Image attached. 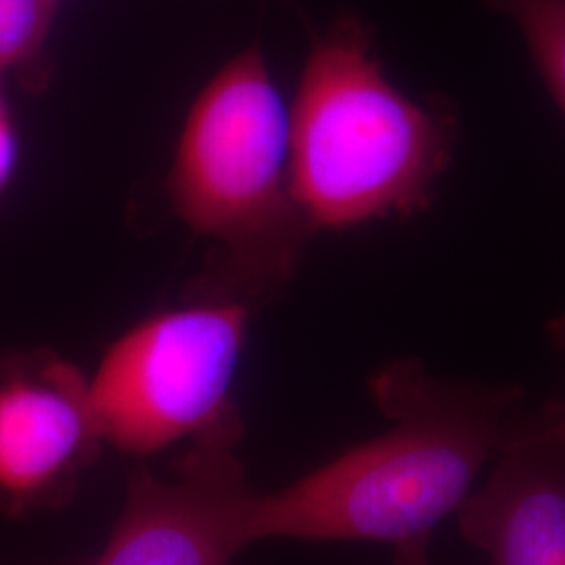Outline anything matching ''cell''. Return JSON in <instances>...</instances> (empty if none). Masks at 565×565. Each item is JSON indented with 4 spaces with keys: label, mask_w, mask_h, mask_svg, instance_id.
<instances>
[{
    "label": "cell",
    "mask_w": 565,
    "mask_h": 565,
    "mask_svg": "<svg viewBox=\"0 0 565 565\" xmlns=\"http://www.w3.org/2000/svg\"><path fill=\"white\" fill-rule=\"evenodd\" d=\"M429 541L431 536H424L394 546L392 565H434L429 559Z\"/></svg>",
    "instance_id": "cell-12"
},
{
    "label": "cell",
    "mask_w": 565,
    "mask_h": 565,
    "mask_svg": "<svg viewBox=\"0 0 565 565\" xmlns=\"http://www.w3.org/2000/svg\"><path fill=\"white\" fill-rule=\"evenodd\" d=\"M545 422L507 450L459 515L465 541L490 565H565V443Z\"/></svg>",
    "instance_id": "cell-7"
},
{
    "label": "cell",
    "mask_w": 565,
    "mask_h": 565,
    "mask_svg": "<svg viewBox=\"0 0 565 565\" xmlns=\"http://www.w3.org/2000/svg\"><path fill=\"white\" fill-rule=\"evenodd\" d=\"M546 335H548L551 343L555 345V350L562 352L565 356V310L559 317H555L551 323L546 324ZM551 429H553V434H555L559 440H564L565 443L564 401H557V411H555V417H553V422H551Z\"/></svg>",
    "instance_id": "cell-11"
},
{
    "label": "cell",
    "mask_w": 565,
    "mask_h": 565,
    "mask_svg": "<svg viewBox=\"0 0 565 565\" xmlns=\"http://www.w3.org/2000/svg\"><path fill=\"white\" fill-rule=\"evenodd\" d=\"M168 198L228 258L203 291L258 308L294 279L315 231L294 193L289 107L260 46L228 61L191 105Z\"/></svg>",
    "instance_id": "cell-3"
},
{
    "label": "cell",
    "mask_w": 565,
    "mask_h": 565,
    "mask_svg": "<svg viewBox=\"0 0 565 565\" xmlns=\"http://www.w3.org/2000/svg\"><path fill=\"white\" fill-rule=\"evenodd\" d=\"M518 25L553 102L565 116V0H486Z\"/></svg>",
    "instance_id": "cell-8"
},
{
    "label": "cell",
    "mask_w": 565,
    "mask_h": 565,
    "mask_svg": "<svg viewBox=\"0 0 565 565\" xmlns=\"http://www.w3.org/2000/svg\"><path fill=\"white\" fill-rule=\"evenodd\" d=\"M254 312L202 291L128 329L88 380L103 443L147 459L243 424L233 385Z\"/></svg>",
    "instance_id": "cell-4"
},
{
    "label": "cell",
    "mask_w": 565,
    "mask_h": 565,
    "mask_svg": "<svg viewBox=\"0 0 565 565\" xmlns=\"http://www.w3.org/2000/svg\"><path fill=\"white\" fill-rule=\"evenodd\" d=\"M102 429L90 382L53 354L0 369V509L28 515L65 505L97 461Z\"/></svg>",
    "instance_id": "cell-6"
},
{
    "label": "cell",
    "mask_w": 565,
    "mask_h": 565,
    "mask_svg": "<svg viewBox=\"0 0 565 565\" xmlns=\"http://www.w3.org/2000/svg\"><path fill=\"white\" fill-rule=\"evenodd\" d=\"M61 0H0V72L32 60L46 41Z\"/></svg>",
    "instance_id": "cell-9"
},
{
    "label": "cell",
    "mask_w": 565,
    "mask_h": 565,
    "mask_svg": "<svg viewBox=\"0 0 565 565\" xmlns=\"http://www.w3.org/2000/svg\"><path fill=\"white\" fill-rule=\"evenodd\" d=\"M371 394L392 427L260 492L252 543L273 539L390 543L431 536L459 513L488 463L545 422L551 401L527 403L520 385L455 382L422 361L384 364Z\"/></svg>",
    "instance_id": "cell-1"
},
{
    "label": "cell",
    "mask_w": 565,
    "mask_h": 565,
    "mask_svg": "<svg viewBox=\"0 0 565 565\" xmlns=\"http://www.w3.org/2000/svg\"><path fill=\"white\" fill-rule=\"evenodd\" d=\"M243 424L182 450L168 473L137 465L102 553L84 565H235L252 543L256 490L239 457Z\"/></svg>",
    "instance_id": "cell-5"
},
{
    "label": "cell",
    "mask_w": 565,
    "mask_h": 565,
    "mask_svg": "<svg viewBox=\"0 0 565 565\" xmlns=\"http://www.w3.org/2000/svg\"><path fill=\"white\" fill-rule=\"evenodd\" d=\"M72 565H84V564H72Z\"/></svg>",
    "instance_id": "cell-13"
},
{
    "label": "cell",
    "mask_w": 565,
    "mask_h": 565,
    "mask_svg": "<svg viewBox=\"0 0 565 565\" xmlns=\"http://www.w3.org/2000/svg\"><path fill=\"white\" fill-rule=\"evenodd\" d=\"M15 158H18V141H15L13 124H11L7 105H4L2 93H0V191L13 172Z\"/></svg>",
    "instance_id": "cell-10"
},
{
    "label": "cell",
    "mask_w": 565,
    "mask_h": 565,
    "mask_svg": "<svg viewBox=\"0 0 565 565\" xmlns=\"http://www.w3.org/2000/svg\"><path fill=\"white\" fill-rule=\"evenodd\" d=\"M289 118L294 193L315 233L422 214L452 160V111L390 81L352 11L312 42Z\"/></svg>",
    "instance_id": "cell-2"
}]
</instances>
